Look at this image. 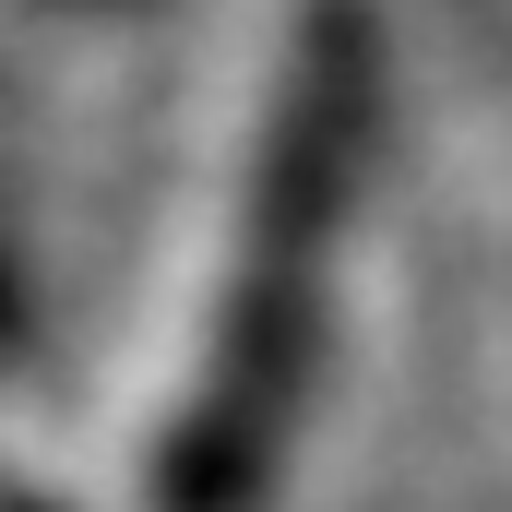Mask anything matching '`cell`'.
Masks as SVG:
<instances>
[{
    "instance_id": "6da1fadb",
    "label": "cell",
    "mask_w": 512,
    "mask_h": 512,
    "mask_svg": "<svg viewBox=\"0 0 512 512\" xmlns=\"http://www.w3.org/2000/svg\"><path fill=\"white\" fill-rule=\"evenodd\" d=\"M382 143V24L370 0H310L298 48L274 72L251 155V203H239V262L203 334V382L179 393L155 489L167 512H251L298 441L310 405V346H322V262L346 239V203L370 179Z\"/></svg>"
}]
</instances>
